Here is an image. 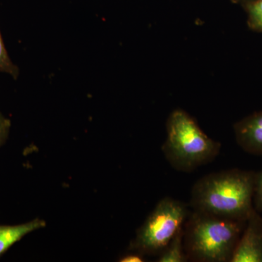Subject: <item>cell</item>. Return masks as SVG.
Wrapping results in <instances>:
<instances>
[{"instance_id":"1","label":"cell","mask_w":262,"mask_h":262,"mask_svg":"<svg viewBox=\"0 0 262 262\" xmlns=\"http://www.w3.org/2000/svg\"><path fill=\"white\" fill-rule=\"evenodd\" d=\"M256 173L231 169L208 174L194 184L191 206L194 211L246 222L254 210Z\"/></svg>"},{"instance_id":"2","label":"cell","mask_w":262,"mask_h":262,"mask_svg":"<svg viewBox=\"0 0 262 262\" xmlns=\"http://www.w3.org/2000/svg\"><path fill=\"white\" fill-rule=\"evenodd\" d=\"M246 222L201 211L189 213L184 225V248L188 259L230 262Z\"/></svg>"},{"instance_id":"3","label":"cell","mask_w":262,"mask_h":262,"mask_svg":"<svg viewBox=\"0 0 262 262\" xmlns=\"http://www.w3.org/2000/svg\"><path fill=\"white\" fill-rule=\"evenodd\" d=\"M162 150L168 163L179 171L192 172L220 154V143L207 136L195 120L181 108L169 115Z\"/></svg>"},{"instance_id":"4","label":"cell","mask_w":262,"mask_h":262,"mask_svg":"<svg viewBox=\"0 0 262 262\" xmlns=\"http://www.w3.org/2000/svg\"><path fill=\"white\" fill-rule=\"evenodd\" d=\"M190 211L187 205L173 198H163L140 228L129 250L142 255H160L181 229Z\"/></svg>"},{"instance_id":"5","label":"cell","mask_w":262,"mask_h":262,"mask_svg":"<svg viewBox=\"0 0 262 262\" xmlns=\"http://www.w3.org/2000/svg\"><path fill=\"white\" fill-rule=\"evenodd\" d=\"M230 262H262V217L255 208L246 221Z\"/></svg>"},{"instance_id":"6","label":"cell","mask_w":262,"mask_h":262,"mask_svg":"<svg viewBox=\"0 0 262 262\" xmlns=\"http://www.w3.org/2000/svg\"><path fill=\"white\" fill-rule=\"evenodd\" d=\"M234 130L237 144L244 151L262 155V111L237 122Z\"/></svg>"},{"instance_id":"7","label":"cell","mask_w":262,"mask_h":262,"mask_svg":"<svg viewBox=\"0 0 262 262\" xmlns=\"http://www.w3.org/2000/svg\"><path fill=\"white\" fill-rule=\"evenodd\" d=\"M46 226V222L39 219L18 225H0V258L27 234Z\"/></svg>"},{"instance_id":"8","label":"cell","mask_w":262,"mask_h":262,"mask_svg":"<svg viewBox=\"0 0 262 262\" xmlns=\"http://www.w3.org/2000/svg\"><path fill=\"white\" fill-rule=\"evenodd\" d=\"M184 227L174 236L167 247L160 253L158 262H185L188 261L184 248Z\"/></svg>"},{"instance_id":"9","label":"cell","mask_w":262,"mask_h":262,"mask_svg":"<svg viewBox=\"0 0 262 262\" xmlns=\"http://www.w3.org/2000/svg\"><path fill=\"white\" fill-rule=\"evenodd\" d=\"M248 25L254 32H262V0L248 5Z\"/></svg>"},{"instance_id":"10","label":"cell","mask_w":262,"mask_h":262,"mask_svg":"<svg viewBox=\"0 0 262 262\" xmlns=\"http://www.w3.org/2000/svg\"><path fill=\"white\" fill-rule=\"evenodd\" d=\"M0 72L10 75L14 80H17L19 76V69L12 61L5 48L4 41L0 32Z\"/></svg>"},{"instance_id":"11","label":"cell","mask_w":262,"mask_h":262,"mask_svg":"<svg viewBox=\"0 0 262 262\" xmlns=\"http://www.w3.org/2000/svg\"><path fill=\"white\" fill-rule=\"evenodd\" d=\"M253 204L256 211H262V170L259 173H256Z\"/></svg>"},{"instance_id":"12","label":"cell","mask_w":262,"mask_h":262,"mask_svg":"<svg viewBox=\"0 0 262 262\" xmlns=\"http://www.w3.org/2000/svg\"><path fill=\"white\" fill-rule=\"evenodd\" d=\"M10 127H11V122L9 119L6 118L3 114L0 113V148L8 139Z\"/></svg>"},{"instance_id":"13","label":"cell","mask_w":262,"mask_h":262,"mask_svg":"<svg viewBox=\"0 0 262 262\" xmlns=\"http://www.w3.org/2000/svg\"><path fill=\"white\" fill-rule=\"evenodd\" d=\"M128 253V254L125 255V256H122L121 258L119 259V261L120 262H143L145 261L144 258V255L141 254V253L135 252Z\"/></svg>"}]
</instances>
